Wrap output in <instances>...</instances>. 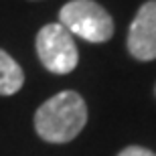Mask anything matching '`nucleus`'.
<instances>
[{
    "label": "nucleus",
    "instance_id": "obj_7",
    "mask_svg": "<svg viewBox=\"0 0 156 156\" xmlns=\"http://www.w3.org/2000/svg\"><path fill=\"white\" fill-rule=\"evenodd\" d=\"M154 91H156V89H154Z\"/></svg>",
    "mask_w": 156,
    "mask_h": 156
},
{
    "label": "nucleus",
    "instance_id": "obj_6",
    "mask_svg": "<svg viewBox=\"0 0 156 156\" xmlns=\"http://www.w3.org/2000/svg\"><path fill=\"white\" fill-rule=\"evenodd\" d=\"M118 156H156V152L148 150V148H142V146H128Z\"/></svg>",
    "mask_w": 156,
    "mask_h": 156
},
{
    "label": "nucleus",
    "instance_id": "obj_3",
    "mask_svg": "<svg viewBox=\"0 0 156 156\" xmlns=\"http://www.w3.org/2000/svg\"><path fill=\"white\" fill-rule=\"evenodd\" d=\"M37 53L47 71L65 75L77 67L79 53L73 43V35L61 23L45 24L37 35Z\"/></svg>",
    "mask_w": 156,
    "mask_h": 156
},
{
    "label": "nucleus",
    "instance_id": "obj_1",
    "mask_svg": "<svg viewBox=\"0 0 156 156\" xmlns=\"http://www.w3.org/2000/svg\"><path fill=\"white\" fill-rule=\"evenodd\" d=\"M87 122L85 101L77 91H59L35 114V130L45 142L65 144L83 130Z\"/></svg>",
    "mask_w": 156,
    "mask_h": 156
},
{
    "label": "nucleus",
    "instance_id": "obj_4",
    "mask_svg": "<svg viewBox=\"0 0 156 156\" xmlns=\"http://www.w3.org/2000/svg\"><path fill=\"white\" fill-rule=\"evenodd\" d=\"M128 51L138 61L156 59V0L140 6L128 30Z\"/></svg>",
    "mask_w": 156,
    "mask_h": 156
},
{
    "label": "nucleus",
    "instance_id": "obj_5",
    "mask_svg": "<svg viewBox=\"0 0 156 156\" xmlns=\"http://www.w3.org/2000/svg\"><path fill=\"white\" fill-rule=\"evenodd\" d=\"M24 83V73L20 65L0 49V95H12L16 93Z\"/></svg>",
    "mask_w": 156,
    "mask_h": 156
},
{
    "label": "nucleus",
    "instance_id": "obj_2",
    "mask_svg": "<svg viewBox=\"0 0 156 156\" xmlns=\"http://www.w3.org/2000/svg\"><path fill=\"white\" fill-rule=\"evenodd\" d=\"M59 23L89 43H105L114 35V20L104 6L93 0H71L59 10Z\"/></svg>",
    "mask_w": 156,
    "mask_h": 156
}]
</instances>
